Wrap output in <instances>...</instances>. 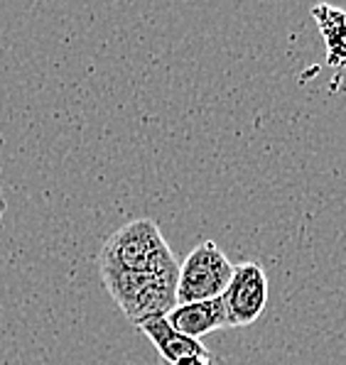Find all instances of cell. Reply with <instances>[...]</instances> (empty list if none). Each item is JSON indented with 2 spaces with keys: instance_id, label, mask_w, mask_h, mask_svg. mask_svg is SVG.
<instances>
[{
  "instance_id": "8",
  "label": "cell",
  "mask_w": 346,
  "mask_h": 365,
  "mask_svg": "<svg viewBox=\"0 0 346 365\" xmlns=\"http://www.w3.org/2000/svg\"><path fill=\"white\" fill-rule=\"evenodd\" d=\"M175 365H211V356H187Z\"/></svg>"
},
{
  "instance_id": "9",
  "label": "cell",
  "mask_w": 346,
  "mask_h": 365,
  "mask_svg": "<svg viewBox=\"0 0 346 365\" xmlns=\"http://www.w3.org/2000/svg\"><path fill=\"white\" fill-rule=\"evenodd\" d=\"M5 211H8V201H5L3 192H0V223H3V218H5Z\"/></svg>"
},
{
  "instance_id": "5",
  "label": "cell",
  "mask_w": 346,
  "mask_h": 365,
  "mask_svg": "<svg viewBox=\"0 0 346 365\" xmlns=\"http://www.w3.org/2000/svg\"><path fill=\"white\" fill-rule=\"evenodd\" d=\"M167 322H170V327L175 331H180L182 336L194 341L228 327L221 297L209 302H194V304H177L167 314Z\"/></svg>"
},
{
  "instance_id": "6",
  "label": "cell",
  "mask_w": 346,
  "mask_h": 365,
  "mask_svg": "<svg viewBox=\"0 0 346 365\" xmlns=\"http://www.w3.org/2000/svg\"><path fill=\"white\" fill-rule=\"evenodd\" d=\"M138 329L148 336L150 344L158 348L160 356H163L170 365H175L177 361H182V358H187V356H209V351H206L199 341L187 339V336H182L180 331L172 329L170 322H167V317L148 319V322H143Z\"/></svg>"
},
{
  "instance_id": "4",
  "label": "cell",
  "mask_w": 346,
  "mask_h": 365,
  "mask_svg": "<svg viewBox=\"0 0 346 365\" xmlns=\"http://www.w3.org/2000/svg\"><path fill=\"white\" fill-rule=\"evenodd\" d=\"M228 327H250L258 322L268 304V274L258 262H238L233 265L231 282L221 294Z\"/></svg>"
},
{
  "instance_id": "1",
  "label": "cell",
  "mask_w": 346,
  "mask_h": 365,
  "mask_svg": "<svg viewBox=\"0 0 346 365\" xmlns=\"http://www.w3.org/2000/svg\"><path fill=\"white\" fill-rule=\"evenodd\" d=\"M103 287L136 327L155 317H167L177 307L180 267L160 272H116L101 269Z\"/></svg>"
},
{
  "instance_id": "3",
  "label": "cell",
  "mask_w": 346,
  "mask_h": 365,
  "mask_svg": "<svg viewBox=\"0 0 346 365\" xmlns=\"http://www.w3.org/2000/svg\"><path fill=\"white\" fill-rule=\"evenodd\" d=\"M233 265L214 240H204L180 265L177 304L219 299L231 282Z\"/></svg>"
},
{
  "instance_id": "7",
  "label": "cell",
  "mask_w": 346,
  "mask_h": 365,
  "mask_svg": "<svg viewBox=\"0 0 346 365\" xmlns=\"http://www.w3.org/2000/svg\"><path fill=\"white\" fill-rule=\"evenodd\" d=\"M322 35L327 42V52L332 64H346V13L332 5H317L312 8Z\"/></svg>"
},
{
  "instance_id": "2",
  "label": "cell",
  "mask_w": 346,
  "mask_h": 365,
  "mask_svg": "<svg viewBox=\"0 0 346 365\" xmlns=\"http://www.w3.org/2000/svg\"><path fill=\"white\" fill-rule=\"evenodd\" d=\"M98 265L116 272H160L180 267V262L158 223L153 218H136L111 233L98 255Z\"/></svg>"
}]
</instances>
